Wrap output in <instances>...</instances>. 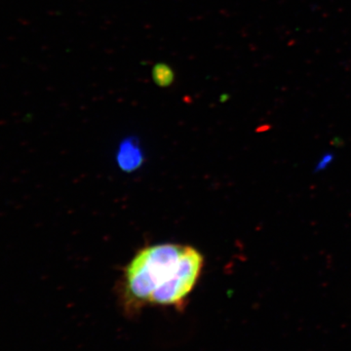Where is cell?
<instances>
[{
    "label": "cell",
    "mask_w": 351,
    "mask_h": 351,
    "mask_svg": "<svg viewBox=\"0 0 351 351\" xmlns=\"http://www.w3.org/2000/svg\"><path fill=\"white\" fill-rule=\"evenodd\" d=\"M204 258L186 245L157 244L138 251L124 271L120 300L125 313L145 306L181 309L199 280Z\"/></svg>",
    "instance_id": "cell-1"
},
{
    "label": "cell",
    "mask_w": 351,
    "mask_h": 351,
    "mask_svg": "<svg viewBox=\"0 0 351 351\" xmlns=\"http://www.w3.org/2000/svg\"><path fill=\"white\" fill-rule=\"evenodd\" d=\"M142 161V154L138 147L133 142L126 141L120 147L119 154V165L124 170L130 171L136 169Z\"/></svg>",
    "instance_id": "cell-2"
},
{
    "label": "cell",
    "mask_w": 351,
    "mask_h": 351,
    "mask_svg": "<svg viewBox=\"0 0 351 351\" xmlns=\"http://www.w3.org/2000/svg\"><path fill=\"white\" fill-rule=\"evenodd\" d=\"M154 82L159 86H168L173 82V71L165 64H157L154 69Z\"/></svg>",
    "instance_id": "cell-3"
}]
</instances>
